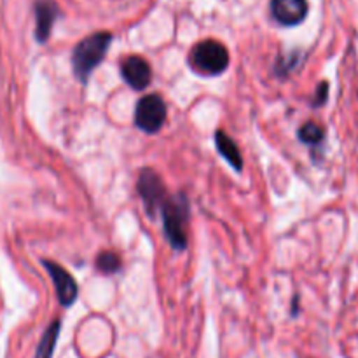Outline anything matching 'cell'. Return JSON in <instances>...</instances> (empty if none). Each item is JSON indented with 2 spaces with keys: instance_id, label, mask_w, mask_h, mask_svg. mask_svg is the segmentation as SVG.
<instances>
[{
  "instance_id": "11",
  "label": "cell",
  "mask_w": 358,
  "mask_h": 358,
  "mask_svg": "<svg viewBox=\"0 0 358 358\" xmlns=\"http://www.w3.org/2000/svg\"><path fill=\"white\" fill-rule=\"evenodd\" d=\"M59 329H62V324L58 320L52 322L48 329H45L44 336L41 338V343L37 346V352H35V358H52V353H55L56 341H58Z\"/></svg>"
},
{
  "instance_id": "13",
  "label": "cell",
  "mask_w": 358,
  "mask_h": 358,
  "mask_svg": "<svg viewBox=\"0 0 358 358\" xmlns=\"http://www.w3.org/2000/svg\"><path fill=\"white\" fill-rule=\"evenodd\" d=\"M299 140L308 145H318L324 140V129L315 122H306L303 128L299 129Z\"/></svg>"
},
{
  "instance_id": "1",
  "label": "cell",
  "mask_w": 358,
  "mask_h": 358,
  "mask_svg": "<svg viewBox=\"0 0 358 358\" xmlns=\"http://www.w3.org/2000/svg\"><path fill=\"white\" fill-rule=\"evenodd\" d=\"M110 42L112 34H108V31H98V34L83 38L76 45V49L72 52V66L73 73H76L80 83L86 84L91 72L103 62Z\"/></svg>"
},
{
  "instance_id": "6",
  "label": "cell",
  "mask_w": 358,
  "mask_h": 358,
  "mask_svg": "<svg viewBox=\"0 0 358 358\" xmlns=\"http://www.w3.org/2000/svg\"><path fill=\"white\" fill-rule=\"evenodd\" d=\"M42 264H44L49 276H51L59 304L65 308L72 306L77 299V283L76 280L72 278V275H70L66 269H63L59 264H56V262L42 261Z\"/></svg>"
},
{
  "instance_id": "8",
  "label": "cell",
  "mask_w": 358,
  "mask_h": 358,
  "mask_svg": "<svg viewBox=\"0 0 358 358\" xmlns=\"http://www.w3.org/2000/svg\"><path fill=\"white\" fill-rule=\"evenodd\" d=\"M121 73L124 77L126 83L133 87V90H145L152 79V70L150 65L140 56H129L122 62Z\"/></svg>"
},
{
  "instance_id": "7",
  "label": "cell",
  "mask_w": 358,
  "mask_h": 358,
  "mask_svg": "<svg viewBox=\"0 0 358 358\" xmlns=\"http://www.w3.org/2000/svg\"><path fill=\"white\" fill-rule=\"evenodd\" d=\"M271 13L278 23L294 27L306 17L308 3L306 0H271Z\"/></svg>"
},
{
  "instance_id": "10",
  "label": "cell",
  "mask_w": 358,
  "mask_h": 358,
  "mask_svg": "<svg viewBox=\"0 0 358 358\" xmlns=\"http://www.w3.org/2000/svg\"><path fill=\"white\" fill-rule=\"evenodd\" d=\"M215 145L219 150L220 156L234 168V170L240 171L243 166V157H241L240 149H238L236 143L229 138L226 131H217L215 133Z\"/></svg>"
},
{
  "instance_id": "12",
  "label": "cell",
  "mask_w": 358,
  "mask_h": 358,
  "mask_svg": "<svg viewBox=\"0 0 358 358\" xmlns=\"http://www.w3.org/2000/svg\"><path fill=\"white\" fill-rule=\"evenodd\" d=\"M96 268L105 275H114L121 269V259L114 252H101L96 259Z\"/></svg>"
},
{
  "instance_id": "3",
  "label": "cell",
  "mask_w": 358,
  "mask_h": 358,
  "mask_svg": "<svg viewBox=\"0 0 358 358\" xmlns=\"http://www.w3.org/2000/svg\"><path fill=\"white\" fill-rule=\"evenodd\" d=\"M189 63L201 76H219L229 65V52L220 42L203 41L192 48Z\"/></svg>"
},
{
  "instance_id": "14",
  "label": "cell",
  "mask_w": 358,
  "mask_h": 358,
  "mask_svg": "<svg viewBox=\"0 0 358 358\" xmlns=\"http://www.w3.org/2000/svg\"><path fill=\"white\" fill-rule=\"evenodd\" d=\"M327 94H329V84L327 83H320V86L317 87V93H315V100L313 105L315 107H320L327 101Z\"/></svg>"
},
{
  "instance_id": "4",
  "label": "cell",
  "mask_w": 358,
  "mask_h": 358,
  "mask_svg": "<svg viewBox=\"0 0 358 358\" xmlns=\"http://www.w3.org/2000/svg\"><path fill=\"white\" fill-rule=\"evenodd\" d=\"M166 121V103L159 94H147L136 103L135 124L145 133H157Z\"/></svg>"
},
{
  "instance_id": "5",
  "label": "cell",
  "mask_w": 358,
  "mask_h": 358,
  "mask_svg": "<svg viewBox=\"0 0 358 358\" xmlns=\"http://www.w3.org/2000/svg\"><path fill=\"white\" fill-rule=\"evenodd\" d=\"M138 192L150 217L156 215L157 210L163 208V205L168 199L166 187H164V184L161 182L159 175L154 170H150V168H145V170H142V173H140Z\"/></svg>"
},
{
  "instance_id": "2",
  "label": "cell",
  "mask_w": 358,
  "mask_h": 358,
  "mask_svg": "<svg viewBox=\"0 0 358 358\" xmlns=\"http://www.w3.org/2000/svg\"><path fill=\"white\" fill-rule=\"evenodd\" d=\"M163 212L164 234L175 250H184L187 247V220L189 203L184 194L168 198L161 208Z\"/></svg>"
},
{
  "instance_id": "9",
  "label": "cell",
  "mask_w": 358,
  "mask_h": 358,
  "mask_svg": "<svg viewBox=\"0 0 358 358\" xmlns=\"http://www.w3.org/2000/svg\"><path fill=\"white\" fill-rule=\"evenodd\" d=\"M56 17H58V6L52 0L35 2V38L38 42L48 41Z\"/></svg>"
}]
</instances>
